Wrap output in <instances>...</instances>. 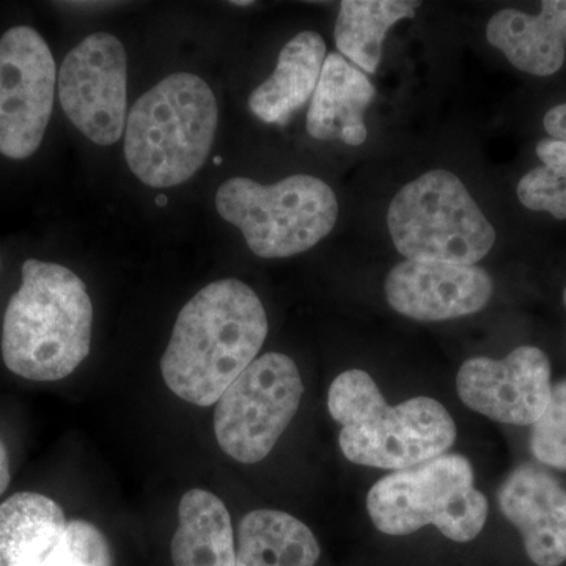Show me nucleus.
<instances>
[{"mask_svg": "<svg viewBox=\"0 0 566 566\" xmlns=\"http://www.w3.org/2000/svg\"><path fill=\"white\" fill-rule=\"evenodd\" d=\"M499 506L521 532L528 558L536 566L566 560V491L553 475L524 464L516 468L497 494Z\"/></svg>", "mask_w": 566, "mask_h": 566, "instance_id": "nucleus-13", "label": "nucleus"}, {"mask_svg": "<svg viewBox=\"0 0 566 566\" xmlns=\"http://www.w3.org/2000/svg\"><path fill=\"white\" fill-rule=\"evenodd\" d=\"M297 365L281 353L256 357L219 398L214 433L227 455L255 464L271 452L303 400Z\"/></svg>", "mask_w": 566, "mask_h": 566, "instance_id": "nucleus-8", "label": "nucleus"}, {"mask_svg": "<svg viewBox=\"0 0 566 566\" xmlns=\"http://www.w3.org/2000/svg\"><path fill=\"white\" fill-rule=\"evenodd\" d=\"M174 566H237L232 517L218 495L191 490L178 506Z\"/></svg>", "mask_w": 566, "mask_h": 566, "instance_id": "nucleus-18", "label": "nucleus"}, {"mask_svg": "<svg viewBox=\"0 0 566 566\" xmlns=\"http://www.w3.org/2000/svg\"><path fill=\"white\" fill-rule=\"evenodd\" d=\"M59 96L70 122L93 144L120 140L126 114V52L107 32L82 40L59 71Z\"/></svg>", "mask_w": 566, "mask_h": 566, "instance_id": "nucleus-10", "label": "nucleus"}, {"mask_svg": "<svg viewBox=\"0 0 566 566\" xmlns=\"http://www.w3.org/2000/svg\"><path fill=\"white\" fill-rule=\"evenodd\" d=\"M92 326L93 305L80 275L28 260L3 316V363L29 381H61L91 353Z\"/></svg>", "mask_w": 566, "mask_h": 566, "instance_id": "nucleus-2", "label": "nucleus"}, {"mask_svg": "<svg viewBox=\"0 0 566 566\" xmlns=\"http://www.w3.org/2000/svg\"><path fill=\"white\" fill-rule=\"evenodd\" d=\"M486 40L515 69L551 76L565 63L566 0H545L536 17L516 9L497 11L488 21Z\"/></svg>", "mask_w": 566, "mask_h": 566, "instance_id": "nucleus-14", "label": "nucleus"}, {"mask_svg": "<svg viewBox=\"0 0 566 566\" xmlns=\"http://www.w3.org/2000/svg\"><path fill=\"white\" fill-rule=\"evenodd\" d=\"M543 126L551 139L566 142V104H558L547 111Z\"/></svg>", "mask_w": 566, "mask_h": 566, "instance_id": "nucleus-25", "label": "nucleus"}, {"mask_svg": "<svg viewBox=\"0 0 566 566\" xmlns=\"http://www.w3.org/2000/svg\"><path fill=\"white\" fill-rule=\"evenodd\" d=\"M395 248L408 260L475 264L495 243V230L463 181L430 170L398 191L387 211Z\"/></svg>", "mask_w": 566, "mask_h": 566, "instance_id": "nucleus-7", "label": "nucleus"}, {"mask_svg": "<svg viewBox=\"0 0 566 566\" xmlns=\"http://www.w3.org/2000/svg\"><path fill=\"white\" fill-rule=\"evenodd\" d=\"M158 203H159V205L167 203V199H166V197H163V199H158Z\"/></svg>", "mask_w": 566, "mask_h": 566, "instance_id": "nucleus-28", "label": "nucleus"}, {"mask_svg": "<svg viewBox=\"0 0 566 566\" xmlns=\"http://www.w3.org/2000/svg\"><path fill=\"white\" fill-rule=\"evenodd\" d=\"M233 6H240V7H243V6H252L253 2H251V0H245V2H232Z\"/></svg>", "mask_w": 566, "mask_h": 566, "instance_id": "nucleus-27", "label": "nucleus"}, {"mask_svg": "<svg viewBox=\"0 0 566 566\" xmlns=\"http://www.w3.org/2000/svg\"><path fill=\"white\" fill-rule=\"evenodd\" d=\"M41 566H114V562L103 532L88 521L74 520Z\"/></svg>", "mask_w": 566, "mask_h": 566, "instance_id": "nucleus-21", "label": "nucleus"}, {"mask_svg": "<svg viewBox=\"0 0 566 566\" xmlns=\"http://www.w3.org/2000/svg\"><path fill=\"white\" fill-rule=\"evenodd\" d=\"M367 510L382 534L405 536L434 526L457 543L472 542L488 520V501L475 490L474 469L457 453L382 476L368 491Z\"/></svg>", "mask_w": 566, "mask_h": 566, "instance_id": "nucleus-5", "label": "nucleus"}, {"mask_svg": "<svg viewBox=\"0 0 566 566\" xmlns=\"http://www.w3.org/2000/svg\"><path fill=\"white\" fill-rule=\"evenodd\" d=\"M324 61L323 36L312 31L297 33L283 46L271 77L252 92L249 109L264 123L286 125L314 96Z\"/></svg>", "mask_w": 566, "mask_h": 566, "instance_id": "nucleus-16", "label": "nucleus"}, {"mask_svg": "<svg viewBox=\"0 0 566 566\" xmlns=\"http://www.w3.org/2000/svg\"><path fill=\"white\" fill-rule=\"evenodd\" d=\"M322 547L303 521L279 510H253L238 528L237 566H315Z\"/></svg>", "mask_w": 566, "mask_h": 566, "instance_id": "nucleus-19", "label": "nucleus"}, {"mask_svg": "<svg viewBox=\"0 0 566 566\" xmlns=\"http://www.w3.org/2000/svg\"><path fill=\"white\" fill-rule=\"evenodd\" d=\"M10 458L7 452L6 442L0 438V495L6 493L7 488L10 485Z\"/></svg>", "mask_w": 566, "mask_h": 566, "instance_id": "nucleus-26", "label": "nucleus"}, {"mask_svg": "<svg viewBox=\"0 0 566 566\" xmlns=\"http://www.w3.org/2000/svg\"><path fill=\"white\" fill-rule=\"evenodd\" d=\"M493 279L476 264L405 260L387 274L386 300L417 322H447L482 311L493 296Z\"/></svg>", "mask_w": 566, "mask_h": 566, "instance_id": "nucleus-12", "label": "nucleus"}, {"mask_svg": "<svg viewBox=\"0 0 566 566\" xmlns=\"http://www.w3.org/2000/svg\"><path fill=\"white\" fill-rule=\"evenodd\" d=\"M564 303H565V307H566V289H565V292H564Z\"/></svg>", "mask_w": 566, "mask_h": 566, "instance_id": "nucleus-29", "label": "nucleus"}, {"mask_svg": "<svg viewBox=\"0 0 566 566\" xmlns=\"http://www.w3.org/2000/svg\"><path fill=\"white\" fill-rule=\"evenodd\" d=\"M517 199L532 211H546L558 221L566 219V178L542 166L517 182Z\"/></svg>", "mask_w": 566, "mask_h": 566, "instance_id": "nucleus-23", "label": "nucleus"}, {"mask_svg": "<svg viewBox=\"0 0 566 566\" xmlns=\"http://www.w3.org/2000/svg\"><path fill=\"white\" fill-rule=\"evenodd\" d=\"M69 526L57 502L18 493L0 505V566H41Z\"/></svg>", "mask_w": 566, "mask_h": 566, "instance_id": "nucleus-17", "label": "nucleus"}, {"mask_svg": "<svg viewBox=\"0 0 566 566\" xmlns=\"http://www.w3.org/2000/svg\"><path fill=\"white\" fill-rule=\"evenodd\" d=\"M327 408L342 427V452L354 464L403 471L444 455L457 441L455 422L438 400L389 406L374 378L357 368L334 379Z\"/></svg>", "mask_w": 566, "mask_h": 566, "instance_id": "nucleus-3", "label": "nucleus"}, {"mask_svg": "<svg viewBox=\"0 0 566 566\" xmlns=\"http://www.w3.org/2000/svg\"><path fill=\"white\" fill-rule=\"evenodd\" d=\"M57 69L35 29H10L0 39V153L25 159L39 150L54 106Z\"/></svg>", "mask_w": 566, "mask_h": 566, "instance_id": "nucleus-9", "label": "nucleus"}, {"mask_svg": "<svg viewBox=\"0 0 566 566\" xmlns=\"http://www.w3.org/2000/svg\"><path fill=\"white\" fill-rule=\"evenodd\" d=\"M531 449L543 464L566 471V379L553 386L545 412L532 424Z\"/></svg>", "mask_w": 566, "mask_h": 566, "instance_id": "nucleus-22", "label": "nucleus"}, {"mask_svg": "<svg viewBox=\"0 0 566 566\" xmlns=\"http://www.w3.org/2000/svg\"><path fill=\"white\" fill-rule=\"evenodd\" d=\"M375 95V85L363 71L344 55L331 52L308 107V134L318 140H342L353 147L363 145L367 139L364 114Z\"/></svg>", "mask_w": 566, "mask_h": 566, "instance_id": "nucleus-15", "label": "nucleus"}, {"mask_svg": "<svg viewBox=\"0 0 566 566\" xmlns=\"http://www.w3.org/2000/svg\"><path fill=\"white\" fill-rule=\"evenodd\" d=\"M266 335V312L251 286L237 279L212 282L175 322L161 359L164 381L188 403H218L256 359Z\"/></svg>", "mask_w": 566, "mask_h": 566, "instance_id": "nucleus-1", "label": "nucleus"}, {"mask_svg": "<svg viewBox=\"0 0 566 566\" xmlns=\"http://www.w3.org/2000/svg\"><path fill=\"white\" fill-rule=\"evenodd\" d=\"M210 85L191 73H175L134 104L126 120L125 158L150 188L181 185L207 161L218 128Z\"/></svg>", "mask_w": 566, "mask_h": 566, "instance_id": "nucleus-4", "label": "nucleus"}, {"mask_svg": "<svg viewBox=\"0 0 566 566\" xmlns=\"http://www.w3.org/2000/svg\"><path fill=\"white\" fill-rule=\"evenodd\" d=\"M419 6L408 0H344L335 22L337 50L363 73H376L387 32L398 21L415 18Z\"/></svg>", "mask_w": 566, "mask_h": 566, "instance_id": "nucleus-20", "label": "nucleus"}, {"mask_svg": "<svg viewBox=\"0 0 566 566\" xmlns=\"http://www.w3.org/2000/svg\"><path fill=\"white\" fill-rule=\"evenodd\" d=\"M536 156L542 159L543 166L566 178V142L543 139L536 145Z\"/></svg>", "mask_w": 566, "mask_h": 566, "instance_id": "nucleus-24", "label": "nucleus"}, {"mask_svg": "<svg viewBox=\"0 0 566 566\" xmlns=\"http://www.w3.org/2000/svg\"><path fill=\"white\" fill-rule=\"evenodd\" d=\"M461 401L495 422L534 424L549 403L551 363L536 346H520L505 359L472 357L457 376Z\"/></svg>", "mask_w": 566, "mask_h": 566, "instance_id": "nucleus-11", "label": "nucleus"}, {"mask_svg": "<svg viewBox=\"0 0 566 566\" xmlns=\"http://www.w3.org/2000/svg\"><path fill=\"white\" fill-rule=\"evenodd\" d=\"M216 208L262 259L308 251L333 232L338 218L333 189L312 175H292L270 186L232 178L218 189Z\"/></svg>", "mask_w": 566, "mask_h": 566, "instance_id": "nucleus-6", "label": "nucleus"}]
</instances>
